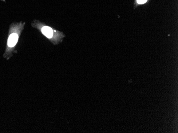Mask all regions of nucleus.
Segmentation results:
<instances>
[{
	"label": "nucleus",
	"mask_w": 178,
	"mask_h": 133,
	"mask_svg": "<svg viewBox=\"0 0 178 133\" xmlns=\"http://www.w3.org/2000/svg\"><path fill=\"white\" fill-rule=\"evenodd\" d=\"M41 31L45 36H46V37H48L49 39H51V38H53V37L54 36V33L56 32V31H54L52 28H50L48 26L42 27Z\"/></svg>",
	"instance_id": "obj_1"
},
{
	"label": "nucleus",
	"mask_w": 178,
	"mask_h": 133,
	"mask_svg": "<svg viewBox=\"0 0 178 133\" xmlns=\"http://www.w3.org/2000/svg\"><path fill=\"white\" fill-rule=\"evenodd\" d=\"M18 35L16 33L11 34L9 37L8 45L10 48L14 47L18 42Z\"/></svg>",
	"instance_id": "obj_2"
},
{
	"label": "nucleus",
	"mask_w": 178,
	"mask_h": 133,
	"mask_svg": "<svg viewBox=\"0 0 178 133\" xmlns=\"http://www.w3.org/2000/svg\"><path fill=\"white\" fill-rule=\"evenodd\" d=\"M147 0H137V2L138 4H144L145 2H146Z\"/></svg>",
	"instance_id": "obj_3"
}]
</instances>
